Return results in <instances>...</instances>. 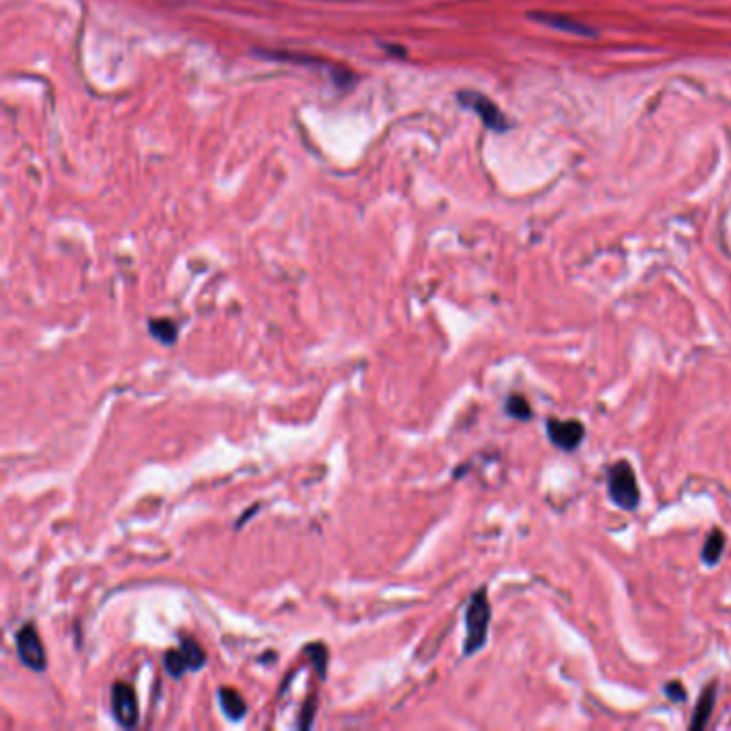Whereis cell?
Listing matches in <instances>:
<instances>
[{"instance_id":"obj_3","label":"cell","mask_w":731,"mask_h":731,"mask_svg":"<svg viewBox=\"0 0 731 731\" xmlns=\"http://www.w3.org/2000/svg\"><path fill=\"white\" fill-rule=\"evenodd\" d=\"M545 429L552 445L564 453L577 451L586 438V427L577 418H547Z\"/></svg>"},{"instance_id":"obj_9","label":"cell","mask_w":731,"mask_h":731,"mask_svg":"<svg viewBox=\"0 0 731 731\" xmlns=\"http://www.w3.org/2000/svg\"><path fill=\"white\" fill-rule=\"evenodd\" d=\"M725 543H728L725 532L719 530V528H714V530L706 536V543H703V547H701V562H703L706 566H717L719 560L723 557V552H725Z\"/></svg>"},{"instance_id":"obj_10","label":"cell","mask_w":731,"mask_h":731,"mask_svg":"<svg viewBox=\"0 0 731 731\" xmlns=\"http://www.w3.org/2000/svg\"><path fill=\"white\" fill-rule=\"evenodd\" d=\"M219 703H221L223 714L230 721H243L244 714H247V701H244L243 696L239 691H234L230 687L219 689Z\"/></svg>"},{"instance_id":"obj_1","label":"cell","mask_w":731,"mask_h":731,"mask_svg":"<svg viewBox=\"0 0 731 731\" xmlns=\"http://www.w3.org/2000/svg\"><path fill=\"white\" fill-rule=\"evenodd\" d=\"M463 623H466L463 655L472 657L479 650H483V646L488 644L489 625H491V605H489L488 588H481V591L472 594V598L468 601L466 614H463Z\"/></svg>"},{"instance_id":"obj_8","label":"cell","mask_w":731,"mask_h":731,"mask_svg":"<svg viewBox=\"0 0 731 731\" xmlns=\"http://www.w3.org/2000/svg\"><path fill=\"white\" fill-rule=\"evenodd\" d=\"M532 18H534L536 22H541V24H547V27H552V29H556V31H562V33H573V35L584 36L594 35V31L591 27L579 24V22H575V20H571V18H564V15H554V13H532Z\"/></svg>"},{"instance_id":"obj_5","label":"cell","mask_w":731,"mask_h":731,"mask_svg":"<svg viewBox=\"0 0 731 731\" xmlns=\"http://www.w3.org/2000/svg\"><path fill=\"white\" fill-rule=\"evenodd\" d=\"M112 714L125 730L136 728L139 721L138 696L132 685L116 682L112 687Z\"/></svg>"},{"instance_id":"obj_14","label":"cell","mask_w":731,"mask_h":731,"mask_svg":"<svg viewBox=\"0 0 731 731\" xmlns=\"http://www.w3.org/2000/svg\"><path fill=\"white\" fill-rule=\"evenodd\" d=\"M164 665H166V671L173 676V678H182L187 671H189V662L185 659L182 650H168L166 657H164Z\"/></svg>"},{"instance_id":"obj_2","label":"cell","mask_w":731,"mask_h":731,"mask_svg":"<svg viewBox=\"0 0 731 731\" xmlns=\"http://www.w3.org/2000/svg\"><path fill=\"white\" fill-rule=\"evenodd\" d=\"M607 493L609 500L625 511H635L641 504V491L637 483V474L627 459L616 461L607 472Z\"/></svg>"},{"instance_id":"obj_15","label":"cell","mask_w":731,"mask_h":731,"mask_svg":"<svg viewBox=\"0 0 731 731\" xmlns=\"http://www.w3.org/2000/svg\"><path fill=\"white\" fill-rule=\"evenodd\" d=\"M305 652L314 659L317 673L324 678L326 676V661H328V650L322 644H312L305 648Z\"/></svg>"},{"instance_id":"obj_11","label":"cell","mask_w":731,"mask_h":731,"mask_svg":"<svg viewBox=\"0 0 731 731\" xmlns=\"http://www.w3.org/2000/svg\"><path fill=\"white\" fill-rule=\"evenodd\" d=\"M148 333L161 344V346H175L178 337V328L170 317H153L148 322Z\"/></svg>"},{"instance_id":"obj_13","label":"cell","mask_w":731,"mask_h":731,"mask_svg":"<svg viewBox=\"0 0 731 731\" xmlns=\"http://www.w3.org/2000/svg\"><path fill=\"white\" fill-rule=\"evenodd\" d=\"M504 410H507L509 417L515 418V420H530V418L534 417L530 401L523 395H520V393L509 395V399L504 404Z\"/></svg>"},{"instance_id":"obj_12","label":"cell","mask_w":731,"mask_h":731,"mask_svg":"<svg viewBox=\"0 0 731 731\" xmlns=\"http://www.w3.org/2000/svg\"><path fill=\"white\" fill-rule=\"evenodd\" d=\"M180 650L189 662V671H200L207 665V652L200 648V644L194 637H182Z\"/></svg>"},{"instance_id":"obj_16","label":"cell","mask_w":731,"mask_h":731,"mask_svg":"<svg viewBox=\"0 0 731 731\" xmlns=\"http://www.w3.org/2000/svg\"><path fill=\"white\" fill-rule=\"evenodd\" d=\"M662 693H665V697L669 699V701H680V703H685L687 701V689H685V685L680 682V680H671V682H667L665 687H662Z\"/></svg>"},{"instance_id":"obj_6","label":"cell","mask_w":731,"mask_h":731,"mask_svg":"<svg viewBox=\"0 0 731 731\" xmlns=\"http://www.w3.org/2000/svg\"><path fill=\"white\" fill-rule=\"evenodd\" d=\"M459 102H461L463 107L477 112L489 129H493V132H507V127H509L507 116L485 95H481L477 91H463V93H459Z\"/></svg>"},{"instance_id":"obj_4","label":"cell","mask_w":731,"mask_h":731,"mask_svg":"<svg viewBox=\"0 0 731 731\" xmlns=\"http://www.w3.org/2000/svg\"><path fill=\"white\" fill-rule=\"evenodd\" d=\"M15 652L20 662L31 671H45L48 667V655L43 648V641L39 637L35 625H24L15 635Z\"/></svg>"},{"instance_id":"obj_7","label":"cell","mask_w":731,"mask_h":731,"mask_svg":"<svg viewBox=\"0 0 731 731\" xmlns=\"http://www.w3.org/2000/svg\"><path fill=\"white\" fill-rule=\"evenodd\" d=\"M717 682H710L703 691H701V697L697 701L696 712H693V719H691V730L699 731L703 728H708L710 723V717L714 712V706H717Z\"/></svg>"}]
</instances>
